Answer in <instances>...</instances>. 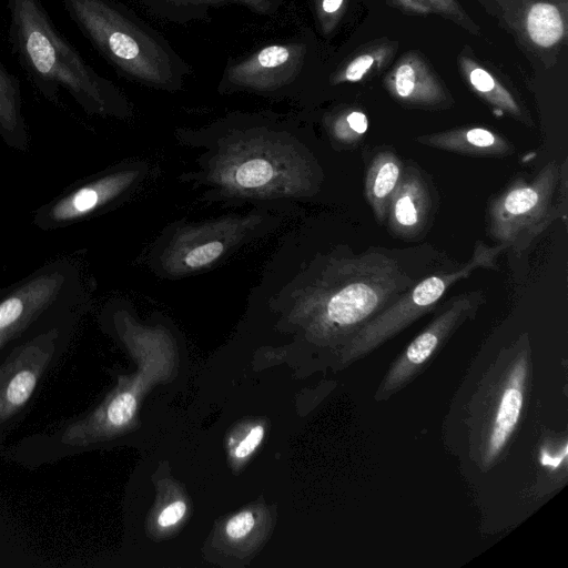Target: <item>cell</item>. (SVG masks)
I'll use <instances>...</instances> for the list:
<instances>
[{"instance_id": "cell-3", "label": "cell", "mask_w": 568, "mask_h": 568, "mask_svg": "<svg viewBox=\"0 0 568 568\" xmlns=\"http://www.w3.org/2000/svg\"><path fill=\"white\" fill-rule=\"evenodd\" d=\"M560 172V165L552 160L531 181H516L494 199L487 214L489 237L517 255L525 252L559 216L560 204L554 201Z\"/></svg>"}, {"instance_id": "cell-2", "label": "cell", "mask_w": 568, "mask_h": 568, "mask_svg": "<svg viewBox=\"0 0 568 568\" xmlns=\"http://www.w3.org/2000/svg\"><path fill=\"white\" fill-rule=\"evenodd\" d=\"M70 20L120 73L152 85H173L186 74L164 39L114 0H60Z\"/></svg>"}, {"instance_id": "cell-11", "label": "cell", "mask_w": 568, "mask_h": 568, "mask_svg": "<svg viewBox=\"0 0 568 568\" xmlns=\"http://www.w3.org/2000/svg\"><path fill=\"white\" fill-rule=\"evenodd\" d=\"M393 97L415 105L444 103L446 93L427 64L415 53L406 54L386 77Z\"/></svg>"}, {"instance_id": "cell-10", "label": "cell", "mask_w": 568, "mask_h": 568, "mask_svg": "<svg viewBox=\"0 0 568 568\" xmlns=\"http://www.w3.org/2000/svg\"><path fill=\"white\" fill-rule=\"evenodd\" d=\"M527 373V357L524 355L511 366L497 399L486 440V463L493 462L503 450L519 422Z\"/></svg>"}, {"instance_id": "cell-22", "label": "cell", "mask_w": 568, "mask_h": 568, "mask_svg": "<svg viewBox=\"0 0 568 568\" xmlns=\"http://www.w3.org/2000/svg\"><path fill=\"white\" fill-rule=\"evenodd\" d=\"M222 251L223 244L221 242H210L193 248L187 253L184 261L191 267H199L217 258Z\"/></svg>"}, {"instance_id": "cell-6", "label": "cell", "mask_w": 568, "mask_h": 568, "mask_svg": "<svg viewBox=\"0 0 568 568\" xmlns=\"http://www.w3.org/2000/svg\"><path fill=\"white\" fill-rule=\"evenodd\" d=\"M484 302L483 292L471 291L450 298L443 311L422 331L393 363L378 388L377 397L403 387L432 357L438 347Z\"/></svg>"}, {"instance_id": "cell-25", "label": "cell", "mask_w": 568, "mask_h": 568, "mask_svg": "<svg viewBox=\"0 0 568 568\" xmlns=\"http://www.w3.org/2000/svg\"><path fill=\"white\" fill-rule=\"evenodd\" d=\"M186 506L183 501H175L163 509L158 518L162 527H168L178 523L184 515Z\"/></svg>"}, {"instance_id": "cell-20", "label": "cell", "mask_w": 568, "mask_h": 568, "mask_svg": "<svg viewBox=\"0 0 568 568\" xmlns=\"http://www.w3.org/2000/svg\"><path fill=\"white\" fill-rule=\"evenodd\" d=\"M398 2L403 7L417 12L436 11L457 18L464 17L454 0H398Z\"/></svg>"}, {"instance_id": "cell-21", "label": "cell", "mask_w": 568, "mask_h": 568, "mask_svg": "<svg viewBox=\"0 0 568 568\" xmlns=\"http://www.w3.org/2000/svg\"><path fill=\"white\" fill-rule=\"evenodd\" d=\"M378 60L379 57L371 53L356 57L337 74L335 82H357L362 80Z\"/></svg>"}, {"instance_id": "cell-7", "label": "cell", "mask_w": 568, "mask_h": 568, "mask_svg": "<svg viewBox=\"0 0 568 568\" xmlns=\"http://www.w3.org/2000/svg\"><path fill=\"white\" fill-rule=\"evenodd\" d=\"M60 333L49 328L18 347L0 365V424L30 400L54 356Z\"/></svg>"}, {"instance_id": "cell-13", "label": "cell", "mask_w": 568, "mask_h": 568, "mask_svg": "<svg viewBox=\"0 0 568 568\" xmlns=\"http://www.w3.org/2000/svg\"><path fill=\"white\" fill-rule=\"evenodd\" d=\"M403 163L390 152L383 151L372 160L365 179V196L378 222L386 220L389 201L399 184Z\"/></svg>"}, {"instance_id": "cell-9", "label": "cell", "mask_w": 568, "mask_h": 568, "mask_svg": "<svg viewBox=\"0 0 568 568\" xmlns=\"http://www.w3.org/2000/svg\"><path fill=\"white\" fill-rule=\"evenodd\" d=\"M430 187L423 174L414 166L403 169L386 213L388 230L395 236L412 240L428 225L434 210Z\"/></svg>"}, {"instance_id": "cell-26", "label": "cell", "mask_w": 568, "mask_h": 568, "mask_svg": "<svg viewBox=\"0 0 568 568\" xmlns=\"http://www.w3.org/2000/svg\"><path fill=\"white\" fill-rule=\"evenodd\" d=\"M344 0H321L318 14L323 23L331 17H334L342 8Z\"/></svg>"}, {"instance_id": "cell-15", "label": "cell", "mask_w": 568, "mask_h": 568, "mask_svg": "<svg viewBox=\"0 0 568 568\" xmlns=\"http://www.w3.org/2000/svg\"><path fill=\"white\" fill-rule=\"evenodd\" d=\"M463 70L475 91L497 109L521 118V110L514 97L485 69L473 60L462 59Z\"/></svg>"}, {"instance_id": "cell-1", "label": "cell", "mask_w": 568, "mask_h": 568, "mask_svg": "<svg viewBox=\"0 0 568 568\" xmlns=\"http://www.w3.org/2000/svg\"><path fill=\"white\" fill-rule=\"evenodd\" d=\"M6 1L12 50L38 90L50 100L65 91L87 112H108L115 87L60 33L40 0Z\"/></svg>"}, {"instance_id": "cell-12", "label": "cell", "mask_w": 568, "mask_h": 568, "mask_svg": "<svg viewBox=\"0 0 568 568\" xmlns=\"http://www.w3.org/2000/svg\"><path fill=\"white\" fill-rule=\"evenodd\" d=\"M417 141L440 150L475 156H505L511 144L485 128L456 129L417 138Z\"/></svg>"}, {"instance_id": "cell-23", "label": "cell", "mask_w": 568, "mask_h": 568, "mask_svg": "<svg viewBox=\"0 0 568 568\" xmlns=\"http://www.w3.org/2000/svg\"><path fill=\"white\" fill-rule=\"evenodd\" d=\"M254 516L248 513H240L232 517L226 524V534L234 539L246 536L254 527Z\"/></svg>"}, {"instance_id": "cell-14", "label": "cell", "mask_w": 568, "mask_h": 568, "mask_svg": "<svg viewBox=\"0 0 568 568\" xmlns=\"http://www.w3.org/2000/svg\"><path fill=\"white\" fill-rule=\"evenodd\" d=\"M0 136L7 145L26 151L28 130L22 114L19 79L0 62Z\"/></svg>"}, {"instance_id": "cell-4", "label": "cell", "mask_w": 568, "mask_h": 568, "mask_svg": "<svg viewBox=\"0 0 568 568\" xmlns=\"http://www.w3.org/2000/svg\"><path fill=\"white\" fill-rule=\"evenodd\" d=\"M503 246L486 247L480 243L471 260L452 272H437L418 281L392 304L371 318L351 338L347 356L366 355L435 307L446 291L478 267H490Z\"/></svg>"}, {"instance_id": "cell-24", "label": "cell", "mask_w": 568, "mask_h": 568, "mask_svg": "<svg viewBox=\"0 0 568 568\" xmlns=\"http://www.w3.org/2000/svg\"><path fill=\"white\" fill-rule=\"evenodd\" d=\"M264 429L262 426H256L250 430L246 437L240 443L235 449V456L243 458L250 455L263 438Z\"/></svg>"}, {"instance_id": "cell-19", "label": "cell", "mask_w": 568, "mask_h": 568, "mask_svg": "<svg viewBox=\"0 0 568 568\" xmlns=\"http://www.w3.org/2000/svg\"><path fill=\"white\" fill-rule=\"evenodd\" d=\"M367 126L366 115L361 111H352L336 122L335 132L341 140L353 142L361 139Z\"/></svg>"}, {"instance_id": "cell-18", "label": "cell", "mask_w": 568, "mask_h": 568, "mask_svg": "<svg viewBox=\"0 0 568 568\" xmlns=\"http://www.w3.org/2000/svg\"><path fill=\"white\" fill-rule=\"evenodd\" d=\"M149 3H165L171 4L172 7L187 8V7H196L202 4H214L222 2H237L245 6L247 9L260 13V14H270L275 9L280 7L282 0H145Z\"/></svg>"}, {"instance_id": "cell-5", "label": "cell", "mask_w": 568, "mask_h": 568, "mask_svg": "<svg viewBox=\"0 0 568 568\" xmlns=\"http://www.w3.org/2000/svg\"><path fill=\"white\" fill-rule=\"evenodd\" d=\"M75 268L55 262L33 273L0 300V349L47 311L75 293Z\"/></svg>"}, {"instance_id": "cell-17", "label": "cell", "mask_w": 568, "mask_h": 568, "mask_svg": "<svg viewBox=\"0 0 568 568\" xmlns=\"http://www.w3.org/2000/svg\"><path fill=\"white\" fill-rule=\"evenodd\" d=\"M273 176L272 165L263 159H252L237 166L236 183L246 189L266 184Z\"/></svg>"}, {"instance_id": "cell-16", "label": "cell", "mask_w": 568, "mask_h": 568, "mask_svg": "<svg viewBox=\"0 0 568 568\" xmlns=\"http://www.w3.org/2000/svg\"><path fill=\"white\" fill-rule=\"evenodd\" d=\"M526 28L529 38L537 45L549 48L559 42L565 33V24L556 6L538 2L527 13Z\"/></svg>"}, {"instance_id": "cell-8", "label": "cell", "mask_w": 568, "mask_h": 568, "mask_svg": "<svg viewBox=\"0 0 568 568\" xmlns=\"http://www.w3.org/2000/svg\"><path fill=\"white\" fill-rule=\"evenodd\" d=\"M306 57L304 42L270 44L231 64L224 72L225 81L252 89L281 88L301 75Z\"/></svg>"}]
</instances>
